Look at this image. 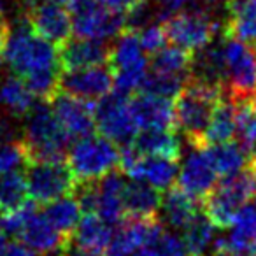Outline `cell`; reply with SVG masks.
<instances>
[{
    "mask_svg": "<svg viewBox=\"0 0 256 256\" xmlns=\"http://www.w3.org/2000/svg\"><path fill=\"white\" fill-rule=\"evenodd\" d=\"M6 64L26 82L37 98L51 100L60 92V51L56 44L40 37L28 22L9 26L2 46Z\"/></svg>",
    "mask_w": 256,
    "mask_h": 256,
    "instance_id": "obj_1",
    "label": "cell"
},
{
    "mask_svg": "<svg viewBox=\"0 0 256 256\" xmlns=\"http://www.w3.org/2000/svg\"><path fill=\"white\" fill-rule=\"evenodd\" d=\"M223 90L190 78L174 98L176 128H179L192 146L204 148L207 126L220 102Z\"/></svg>",
    "mask_w": 256,
    "mask_h": 256,
    "instance_id": "obj_2",
    "label": "cell"
},
{
    "mask_svg": "<svg viewBox=\"0 0 256 256\" xmlns=\"http://www.w3.org/2000/svg\"><path fill=\"white\" fill-rule=\"evenodd\" d=\"M70 137L48 106H36L26 118L23 144L30 162H64Z\"/></svg>",
    "mask_w": 256,
    "mask_h": 256,
    "instance_id": "obj_3",
    "label": "cell"
},
{
    "mask_svg": "<svg viewBox=\"0 0 256 256\" xmlns=\"http://www.w3.org/2000/svg\"><path fill=\"white\" fill-rule=\"evenodd\" d=\"M4 230L16 235L22 240V244L26 246L37 256L67 251V237L51 224L46 214L37 212L34 204L30 202L6 214Z\"/></svg>",
    "mask_w": 256,
    "mask_h": 256,
    "instance_id": "obj_4",
    "label": "cell"
},
{
    "mask_svg": "<svg viewBox=\"0 0 256 256\" xmlns=\"http://www.w3.org/2000/svg\"><path fill=\"white\" fill-rule=\"evenodd\" d=\"M109 67L114 74V93L121 96H130L139 92L148 74L150 62L146 50L134 30H124L110 48Z\"/></svg>",
    "mask_w": 256,
    "mask_h": 256,
    "instance_id": "obj_5",
    "label": "cell"
},
{
    "mask_svg": "<svg viewBox=\"0 0 256 256\" xmlns=\"http://www.w3.org/2000/svg\"><path fill=\"white\" fill-rule=\"evenodd\" d=\"M121 150L104 136H88L76 140L68 150V168L81 182H96L120 167Z\"/></svg>",
    "mask_w": 256,
    "mask_h": 256,
    "instance_id": "obj_6",
    "label": "cell"
},
{
    "mask_svg": "<svg viewBox=\"0 0 256 256\" xmlns=\"http://www.w3.org/2000/svg\"><path fill=\"white\" fill-rule=\"evenodd\" d=\"M256 193V178L251 165L237 174L226 176L204 198V212L218 228L232 224L237 210Z\"/></svg>",
    "mask_w": 256,
    "mask_h": 256,
    "instance_id": "obj_7",
    "label": "cell"
},
{
    "mask_svg": "<svg viewBox=\"0 0 256 256\" xmlns=\"http://www.w3.org/2000/svg\"><path fill=\"white\" fill-rule=\"evenodd\" d=\"M162 23L167 40L193 54L214 42L218 32L223 30V23L214 16V12L195 8L168 14Z\"/></svg>",
    "mask_w": 256,
    "mask_h": 256,
    "instance_id": "obj_8",
    "label": "cell"
},
{
    "mask_svg": "<svg viewBox=\"0 0 256 256\" xmlns=\"http://www.w3.org/2000/svg\"><path fill=\"white\" fill-rule=\"evenodd\" d=\"M224 84L223 93L235 100L256 98V56L249 44L224 37Z\"/></svg>",
    "mask_w": 256,
    "mask_h": 256,
    "instance_id": "obj_9",
    "label": "cell"
},
{
    "mask_svg": "<svg viewBox=\"0 0 256 256\" xmlns=\"http://www.w3.org/2000/svg\"><path fill=\"white\" fill-rule=\"evenodd\" d=\"M72 30L76 37L93 40H110L126 30L123 12L109 9L100 0H74L68 6Z\"/></svg>",
    "mask_w": 256,
    "mask_h": 256,
    "instance_id": "obj_10",
    "label": "cell"
},
{
    "mask_svg": "<svg viewBox=\"0 0 256 256\" xmlns=\"http://www.w3.org/2000/svg\"><path fill=\"white\" fill-rule=\"evenodd\" d=\"M93 114L98 134L112 140L116 146H130L136 140L139 126L130 109V98L110 92L96 102V106L93 107Z\"/></svg>",
    "mask_w": 256,
    "mask_h": 256,
    "instance_id": "obj_11",
    "label": "cell"
},
{
    "mask_svg": "<svg viewBox=\"0 0 256 256\" xmlns=\"http://www.w3.org/2000/svg\"><path fill=\"white\" fill-rule=\"evenodd\" d=\"M120 150V168L124 176L136 179V181L148 182L158 192H167L168 188H172V184L179 176L178 160L140 154L134 150V146H124Z\"/></svg>",
    "mask_w": 256,
    "mask_h": 256,
    "instance_id": "obj_12",
    "label": "cell"
},
{
    "mask_svg": "<svg viewBox=\"0 0 256 256\" xmlns=\"http://www.w3.org/2000/svg\"><path fill=\"white\" fill-rule=\"evenodd\" d=\"M26 184L30 198L48 206L62 196L70 195L78 186V181L64 162H30Z\"/></svg>",
    "mask_w": 256,
    "mask_h": 256,
    "instance_id": "obj_13",
    "label": "cell"
},
{
    "mask_svg": "<svg viewBox=\"0 0 256 256\" xmlns=\"http://www.w3.org/2000/svg\"><path fill=\"white\" fill-rule=\"evenodd\" d=\"M26 22L40 37L60 46L74 34L70 11L56 0H36L26 8Z\"/></svg>",
    "mask_w": 256,
    "mask_h": 256,
    "instance_id": "obj_14",
    "label": "cell"
},
{
    "mask_svg": "<svg viewBox=\"0 0 256 256\" xmlns=\"http://www.w3.org/2000/svg\"><path fill=\"white\" fill-rule=\"evenodd\" d=\"M114 90V74L109 65L67 70L62 74L60 92L78 96L86 102H98Z\"/></svg>",
    "mask_w": 256,
    "mask_h": 256,
    "instance_id": "obj_15",
    "label": "cell"
},
{
    "mask_svg": "<svg viewBox=\"0 0 256 256\" xmlns=\"http://www.w3.org/2000/svg\"><path fill=\"white\" fill-rule=\"evenodd\" d=\"M51 109L70 139L79 140L82 137L93 136L96 130L93 106L86 100L58 92L56 96L51 100Z\"/></svg>",
    "mask_w": 256,
    "mask_h": 256,
    "instance_id": "obj_16",
    "label": "cell"
},
{
    "mask_svg": "<svg viewBox=\"0 0 256 256\" xmlns=\"http://www.w3.org/2000/svg\"><path fill=\"white\" fill-rule=\"evenodd\" d=\"M192 148L193 150L190 151V154L182 162V167L179 168L178 182L179 188L184 190L186 193L204 200L218 184V172L214 170L204 148Z\"/></svg>",
    "mask_w": 256,
    "mask_h": 256,
    "instance_id": "obj_17",
    "label": "cell"
},
{
    "mask_svg": "<svg viewBox=\"0 0 256 256\" xmlns=\"http://www.w3.org/2000/svg\"><path fill=\"white\" fill-rule=\"evenodd\" d=\"M124 186L126 182L118 170H112L100 181L93 182L92 212L100 216L109 224H120L126 216L123 200Z\"/></svg>",
    "mask_w": 256,
    "mask_h": 256,
    "instance_id": "obj_18",
    "label": "cell"
},
{
    "mask_svg": "<svg viewBox=\"0 0 256 256\" xmlns=\"http://www.w3.org/2000/svg\"><path fill=\"white\" fill-rule=\"evenodd\" d=\"M130 109L140 130H150V128L176 130L174 100L139 92L134 98H130Z\"/></svg>",
    "mask_w": 256,
    "mask_h": 256,
    "instance_id": "obj_19",
    "label": "cell"
},
{
    "mask_svg": "<svg viewBox=\"0 0 256 256\" xmlns=\"http://www.w3.org/2000/svg\"><path fill=\"white\" fill-rule=\"evenodd\" d=\"M109 54L110 48L104 40L76 37L60 46V65L65 72L109 65Z\"/></svg>",
    "mask_w": 256,
    "mask_h": 256,
    "instance_id": "obj_20",
    "label": "cell"
},
{
    "mask_svg": "<svg viewBox=\"0 0 256 256\" xmlns=\"http://www.w3.org/2000/svg\"><path fill=\"white\" fill-rule=\"evenodd\" d=\"M223 36L256 48V0H232L223 23Z\"/></svg>",
    "mask_w": 256,
    "mask_h": 256,
    "instance_id": "obj_21",
    "label": "cell"
},
{
    "mask_svg": "<svg viewBox=\"0 0 256 256\" xmlns=\"http://www.w3.org/2000/svg\"><path fill=\"white\" fill-rule=\"evenodd\" d=\"M160 221L154 220H136L130 218V221H124L112 235L109 248H107V256H134L142 244L148 240L156 224Z\"/></svg>",
    "mask_w": 256,
    "mask_h": 256,
    "instance_id": "obj_22",
    "label": "cell"
},
{
    "mask_svg": "<svg viewBox=\"0 0 256 256\" xmlns=\"http://www.w3.org/2000/svg\"><path fill=\"white\" fill-rule=\"evenodd\" d=\"M198 198L186 193L184 190L168 188L162 196L160 216L162 223L170 230H184V226L198 214Z\"/></svg>",
    "mask_w": 256,
    "mask_h": 256,
    "instance_id": "obj_23",
    "label": "cell"
},
{
    "mask_svg": "<svg viewBox=\"0 0 256 256\" xmlns=\"http://www.w3.org/2000/svg\"><path fill=\"white\" fill-rule=\"evenodd\" d=\"M123 200L126 216L136 220H154L160 212L162 196L158 190L148 182L136 179H132V182H126Z\"/></svg>",
    "mask_w": 256,
    "mask_h": 256,
    "instance_id": "obj_24",
    "label": "cell"
},
{
    "mask_svg": "<svg viewBox=\"0 0 256 256\" xmlns=\"http://www.w3.org/2000/svg\"><path fill=\"white\" fill-rule=\"evenodd\" d=\"M130 146L140 154L151 156H165L172 160H179L181 156V140L170 128H150L137 134L136 140Z\"/></svg>",
    "mask_w": 256,
    "mask_h": 256,
    "instance_id": "obj_25",
    "label": "cell"
},
{
    "mask_svg": "<svg viewBox=\"0 0 256 256\" xmlns=\"http://www.w3.org/2000/svg\"><path fill=\"white\" fill-rule=\"evenodd\" d=\"M204 150H206L214 170L221 178L237 174V172L248 168L254 158L240 142H234V140L212 144V146H207Z\"/></svg>",
    "mask_w": 256,
    "mask_h": 256,
    "instance_id": "obj_26",
    "label": "cell"
},
{
    "mask_svg": "<svg viewBox=\"0 0 256 256\" xmlns=\"http://www.w3.org/2000/svg\"><path fill=\"white\" fill-rule=\"evenodd\" d=\"M235 132H237V104L232 96L223 93L207 126L204 148L232 140L235 137Z\"/></svg>",
    "mask_w": 256,
    "mask_h": 256,
    "instance_id": "obj_27",
    "label": "cell"
},
{
    "mask_svg": "<svg viewBox=\"0 0 256 256\" xmlns=\"http://www.w3.org/2000/svg\"><path fill=\"white\" fill-rule=\"evenodd\" d=\"M112 224L104 221L100 216L90 212L84 214L72 234L74 246L84 251H102L107 249L112 240Z\"/></svg>",
    "mask_w": 256,
    "mask_h": 256,
    "instance_id": "obj_28",
    "label": "cell"
},
{
    "mask_svg": "<svg viewBox=\"0 0 256 256\" xmlns=\"http://www.w3.org/2000/svg\"><path fill=\"white\" fill-rule=\"evenodd\" d=\"M216 224L207 218L206 212H198L182 230L184 240L192 256H210L216 244Z\"/></svg>",
    "mask_w": 256,
    "mask_h": 256,
    "instance_id": "obj_29",
    "label": "cell"
},
{
    "mask_svg": "<svg viewBox=\"0 0 256 256\" xmlns=\"http://www.w3.org/2000/svg\"><path fill=\"white\" fill-rule=\"evenodd\" d=\"M230 232L220 240L232 248H252L256 242V196H251L232 221Z\"/></svg>",
    "mask_w": 256,
    "mask_h": 256,
    "instance_id": "obj_30",
    "label": "cell"
},
{
    "mask_svg": "<svg viewBox=\"0 0 256 256\" xmlns=\"http://www.w3.org/2000/svg\"><path fill=\"white\" fill-rule=\"evenodd\" d=\"M37 96L18 76L6 78L0 82V106L14 116H28L36 107Z\"/></svg>",
    "mask_w": 256,
    "mask_h": 256,
    "instance_id": "obj_31",
    "label": "cell"
},
{
    "mask_svg": "<svg viewBox=\"0 0 256 256\" xmlns=\"http://www.w3.org/2000/svg\"><path fill=\"white\" fill-rule=\"evenodd\" d=\"M192 64L193 53L170 44L151 54L150 70L158 72V74L178 76V78H192Z\"/></svg>",
    "mask_w": 256,
    "mask_h": 256,
    "instance_id": "obj_32",
    "label": "cell"
},
{
    "mask_svg": "<svg viewBox=\"0 0 256 256\" xmlns=\"http://www.w3.org/2000/svg\"><path fill=\"white\" fill-rule=\"evenodd\" d=\"M134 256H192L182 237L176 232H167L162 223L156 224L142 248Z\"/></svg>",
    "mask_w": 256,
    "mask_h": 256,
    "instance_id": "obj_33",
    "label": "cell"
},
{
    "mask_svg": "<svg viewBox=\"0 0 256 256\" xmlns=\"http://www.w3.org/2000/svg\"><path fill=\"white\" fill-rule=\"evenodd\" d=\"M81 212H82L81 204H79L76 195L62 196V198L48 204L46 210H44V214H46V218L51 221V224H53L58 232H62L65 237L74 234L76 226H78L82 218Z\"/></svg>",
    "mask_w": 256,
    "mask_h": 256,
    "instance_id": "obj_34",
    "label": "cell"
},
{
    "mask_svg": "<svg viewBox=\"0 0 256 256\" xmlns=\"http://www.w3.org/2000/svg\"><path fill=\"white\" fill-rule=\"evenodd\" d=\"M28 196L26 176L20 170L0 176V207L6 212H12L23 207L28 202Z\"/></svg>",
    "mask_w": 256,
    "mask_h": 256,
    "instance_id": "obj_35",
    "label": "cell"
},
{
    "mask_svg": "<svg viewBox=\"0 0 256 256\" xmlns=\"http://www.w3.org/2000/svg\"><path fill=\"white\" fill-rule=\"evenodd\" d=\"M237 104V140L254 156L256 153V110L252 100H240Z\"/></svg>",
    "mask_w": 256,
    "mask_h": 256,
    "instance_id": "obj_36",
    "label": "cell"
},
{
    "mask_svg": "<svg viewBox=\"0 0 256 256\" xmlns=\"http://www.w3.org/2000/svg\"><path fill=\"white\" fill-rule=\"evenodd\" d=\"M188 79L190 78H178V76H167V74H158V72L148 70L139 92L174 100L179 95V92L184 88Z\"/></svg>",
    "mask_w": 256,
    "mask_h": 256,
    "instance_id": "obj_37",
    "label": "cell"
},
{
    "mask_svg": "<svg viewBox=\"0 0 256 256\" xmlns=\"http://www.w3.org/2000/svg\"><path fill=\"white\" fill-rule=\"evenodd\" d=\"M23 164H28V153L23 140L0 144V176L18 170Z\"/></svg>",
    "mask_w": 256,
    "mask_h": 256,
    "instance_id": "obj_38",
    "label": "cell"
},
{
    "mask_svg": "<svg viewBox=\"0 0 256 256\" xmlns=\"http://www.w3.org/2000/svg\"><path fill=\"white\" fill-rule=\"evenodd\" d=\"M139 40L142 44V48L146 50V53L154 54L156 51H160L167 42V34H165L164 23H158L156 20L151 22L150 25H146L144 28H140L137 32Z\"/></svg>",
    "mask_w": 256,
    "mask_h": 256,
    "instance_id": "obj_39",
    "label": "cell"
},
{
    "mask_svg": "<svg viewBox=\"0 0 256 256\" xmlns=\"http://www.w3.org/2000/svg\"><path fill=\"white\" fill-rule=\"evenodd\" d=\"M154 4V8L162 12L164 18H167L168 14H174L178 11L182 9H190L192 8V2L190 0H151Z\"/></svg>",
    "mask_w": 256,
    "mask_h": 256,
    "instance_id": "obj_40",
    "label": "cell"
},
{
    "mask_svg": "<svg viewBox=\"0 0 256 256\" xmlns=\"http://www.w3.org/2000/svg\"><path fill=\"white\" fill-rule=\"evenodd\" d=\"M190 2H192V8L195 9H204L209 12H226L232 0H190Z\"/></svg>",
    "mask_w": 256,
    "mask_h": 256,
    "instance_id": "obj_41",
    "label": "cell"
},
{
    "mask_svg": "<svg viewBox=\"0 0 256 256\" xmlns=\"http://www.w3.org/2000/svg\"><path fill=\"white\" fill-rule=\"evenodd\" d=\"M100 2L106 4L109 9H112V11L123 12L124 14V12L130 11L136 4H139L140 0H100Z\"/></svg>",
    "mask_w": 256,
    "mask_h": 256,
    "instance_id": "obj_42",
    "label": "cell"
},
{
    "mask_svg": "<svg viewBox=\"0 0 256 256\" xmlns=\"http://www.w3.org/2000/svg\"><path fill=\"white\" fill-rule=\"evenodd\" d=\"M2 256H37V254L20 242V244H9L8 249H6V252Z\"/></svg>",
    "mask_w": 256,
    "mask_h": 256,
    "instance_id": "obj_43",
    "label": "cell"
},
{
    "mask_svg": "<svg viewBox=\"0 0 256 256\" xmlns=\"http://www.w3.org/2000/svg\"><path fill=\"white\" fill-rule=\"evenodd\" d=\"M67 256H106V254H100V251H84V249L74 248L72 251L67 249Z\"/></svg>",
    "mask_w": 256,
    "mask_h": 256,
    "instance_id": "obj_44",
    "label": "cell"
},
{
    "mask_svg": "<svg viewBox=\"0 0 256 256\" xmlns=\"http://www.w3.org/2000/svg\"><path fill=\"white\" fill-rule=\"evenodd\" d=\"M8 32H9V25L4 22H0V51H2V46H4V40L8 37Z\"/></svg>",
    "mask_w": 256,
    "mask_h": 256,
    "instance_id": "obj_45",
    "label": "cell"
},
{
    "mask_svg": "<svg viewBox=\"0 0 256 256\" xmlns=\"http://www.w3.org/2000/svg\"><path fill=\"white\" fill-rule=\"evenodd\" d=\"M8 237H6V234L4 232H0V256L4 254L6 252V249H8Z\"/></svg>",
    "mask_w": 256,
    "mask_h": 256,
    "instance_id": "obj_46",
    "label": "cell"
},
{
    "mask_svg": "<svg viewBox=\"0 0 256 256\" xmlns=\"http://www.w3.org/2000/svg\"><path fill=\"white\" fill-rule=\"evenodd\" d=\"M6 210L2 209V207H0V228H4V221H6Z\"/></svg>",
    "mask_w": 256,
    "mask_h": 256,
    "instance_id": "obj_47",
    "label": "cell"
},
{
    "mask_svg": "<svg viewBox=\"0 0 256 256\" xmlns=\"http://www.w3.org/2000/svg\"><path fill=\"white\" fill-rule=\"evenodd\" d=\"M4 11H6V0H0V22L4 18Z\"/></svg>",
    "mask_w": 256,
    "mask_h": 256,
    "instance_id": "obj_48",
    "label": "cell"
},
{
    "mask_svg": "<svg viewBox=\"0 0 256 256\" xmlns=\"http://www.w3.org/2000/svg\"><path fill=\"white\" fill-rule=\"evenodd\" d=\"M2 67H4V54L0 51V72H2Z\"/></svg>",
    "mask_w": 256,
    "mask_h": 256,
    "instance_id": "obj_49",
    "label": "cell"
},
{
    "mask_svg": "<svg viewBox=\"0 0 256 256\" xmlns=\"http://www.w3.org/2000/svg\"><path fill=\"white\" fill-rule=\"evenodd\" d=\"M251 168H252V172H254V178H256V156L252 158V164H251Z\"/></svg>",
    "mask_w": 256,
    "mask_h": 256,
    "instance_id": "obj_50",
    "label": "cell"
},
{
    "mask_svg": "<svg viewBox=\"0 0 256 256\" xmlns=\"http://www.w3.org/2000/svg\"><path fill=\"white\" fill-rule=\"evenodd\" d=\"M2 137H4V126H2V123H0V140H2Z\"/></svg>",
    "mask_w": 256,
    "mask_h": 256,
    "instance_id": "obj_51",
    "label": "cell"
},
{
    "mask_svg": "<svg viewBox=\"0 0 256 256\" xmlns=\"http://www.w3.org/2000/svg\"><path fill=\"white\" fill-rule=\"evenodd\" d=\"M252 107H254V110H256V98L252 100Z\"/></svg>",
    "mask_w": 256,
    "mask_h": 256,
    "instance_id": "obj_52",
    "label": "cell"
},
{
    "mask_svg": "<svg viewBox=\"0 0 256 256\" xmlns=\"http://www.w3.org/2000/svg\"><path fill=\"white\" fill-rule=\"evenodd\" d=\"M56 2H62V0H56Z\"/></svg>",
    "mask_w": 256,
    "mask_h": 256,
    "instance_id": "obj_53",
    "label": "cell"
},
{
    "mask_svg": "<svg viewBox=\"0 0 256 256\" xmlns=\"http://www.w3.org/2000/svg\"><path fill=\"white\" fill-rule=\"evenodd\" d=\"M254 156H256V153H254Z\"/></svg>",
    "mask_w": 256,
    "mask_h": 256,
    "instance_id": "obj_54",
    "label": "cell"
}]
</instances>
